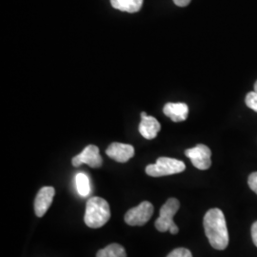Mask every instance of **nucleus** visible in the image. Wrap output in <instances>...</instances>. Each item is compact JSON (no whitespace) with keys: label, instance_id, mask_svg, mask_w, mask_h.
Instances as JSON below:
<instances>
[{"label":"nucleus","instance_id":"1","mask_svg":"<svg viewBox=\"0 0 257 257\" xmlns=\"http://www.w3.org/2000/svg\"><path fill=\"white\" fill-rule=\"evenodd\" d=\"M204 230L211 247L223 250L229 245V232L223 211L211 209L204 216Z\"/></svg>","mask_w":257,"mask_h":257},{"label":"nucleus","instance_id":"2","mask_svg":"<svg viewBox=\"0 0 257 257\" xmlns=\"http://www.w3.org/2000/svg\"><path fill=\"white\" fill-rule=\"evenodd\" d=\"M110 217V206L101 197H92L86 204L84 221L92 229L103 227Z\"/></svg>","mask_w":257,"mask_h":257},{"label":"nucleus","instance_id":"3","mask_svg":"<svg viewBox=\"0 0 257 257\" xmlns=\"http://www.w3.org/2000/svg\"><path fill=\"white\" fill-rule=\"evenodd\" d=\"M180 208V203L176 198H170L161 207L159 217L156 221V230L165 232L170 231L172 234H176L179 229L174 222V216Z\"/></svg>","mask_w":257,"mask_h":257},{"label":"nucleus","instance_id":"4","mask_svg":"<svg viewBox=\"0 0 257 257\" xmlns=\"http://www.w3.org/2000/svg\"><path fill=\"white\" fill-rule=\"evenodd\" d=\"M185 169L186 166L183 161L170 157H160L155 164L146 167V174L153 177H161L182 173Z\"/></svg>","mask_w":257,"mask_h":257},{"label":"nucleus","instance_id":"5","mask_svg":"<svg viewBox=\"0 0 257 257\" xmlns=\"http://www.w3.org/2000/svg\"><path fill=\"white\" fill-rule=\"evenodd\" d=\"M154 214V206L149 201L140 203L125 214V222L130 226H143Z\"/></svg>","mask_w":257,"mask_h":257},{"label":"nucleus","instance_id":"6","mask_svg":"<svg viewBox=\"0 0 257 257\" xmlns=\"http://www.w3.org/2000/svg\"><path fill=\"white\" fill-rule=\"evenodd\" d=\"M185 155L191 159L193 165L198 170H208L211 166V150L206 145L199 144L192 149H188Z\"/></svg>","mask_w":257,"mask_h":257},{"label":"nucleus","instance_id":"7","mask_svg":"<svg viewBox=\"0 0 257 257\" xmlns=\"http://www.w3.org/2000/svg\"><path fill=\"white\" fill-rule=\"evenodd\" d=\"M101 156L99 154V149L94 145H89L83 150L82 153L74 156L72 159V163L74 167H79L82 164L92 167V168H99L101 167Z\"/></svg>","mask_w":257,"mask_h":257},{"label":"nucleus","instance_id":"8","mask_svg":"<svg viewBox=\"0 0 257 257\" xmlns=\"http://www.w3.org/2000/svg\"><path fill=\"white\" fill-rule=\"evenodd\" d=\"M55 191L53 187H43L39 190L35 200V211L38 217H42L51 207Z\"/></svg>","mask_w":257,"mask_h":257},{"label":"nucleus","instance_id":"9","mask_svg":"<svg viewBox=\"0 0 257 257\" xmlns=\"http://www.w3.org/2000/svg\"><path fill=\"white\" fill-rule=\"evenodd\" d=\"M106 154L111 159L119 163H125L135 156V148L128 144L114 142L106 150Z\"/></svg>","mask_w":257,"mask_h":257},{"label":"nucleus","instance_id":"10","mask_svg":"<svg viewBox=\"0 0 257 257\" xmlns=\"http://www.w3.org/2000/svg\"><path fill=\"white\" fill-rule=\"evenodd\" d=\"M163 111L174 122H182L188 118L189 107L185 103H167Z\"/></svg>","mask_w":257,"mask_h":257},{"label":"nucleus","instance_id":"11","mask_svg":"<svg viewBox=\"0 0 257 257\" xmlns=\"http://www.w3.org/2000/svg\"><path fill=\"white\" fill-rule=\"evenodd\" d=\"M160 128V123L154 116L147 115L145 117H142L139 124V133L143 138L149 140L156 138Z\"/></svg>","mask_w":257,"mask_h":257},{"label":"nucleus","instance_id":"12","mask_svg":"<svg viewBox=\"0 0 257 257\" xmlns=\"http://www.w3.org/2000/svg\"><path fill=\"white\" fill-rule=\"evenodd\" d=\"M110 4L114 9L134 14L142 8L143 0H110Z\"/></svg>","mask_w":257,"mask_h":257},{"label":"nucleus","instance_id":"13","mask_svg":"<svg viewBox=\"0 0 257 257\" xmlns=\"http://www.w3.org/2000/svg\"><path fill=\"white\" fill-rule=\"evenodd\" d=\"M96 257H127V253L125 248L119 244H110L100 249Z\"/></svg>","mask_w":257,"mask_h":257},{"label":"nucleus","instance_id":"14","mask_svg":"<svg viewBox=\"0 0 257 257\" xmlns=\"http://www.w3.org/2000/svg\"><path fill=\"white\" fill-rule=\"evenodd\" d=\"M75 184H76V189L77 192L81 195V196H87L90 192H91V187H90V181L88 176L79 173L75 176Z\"/></svg>","mask_w":257,"mask_h":257},{"label":"nucleus","instance_id":"15","mask_svg":"<svg viewBox=\"0 0 257 257\" xmlns=\"http://www.w3.org/2000/svg\"><path fill=\"white\" fill-rule=\"evenodd\" d=\"M246 105L248 106L249 109H251L254 111L257 112V92H248V94L246 95Z\"/></svg>","mask_w":257,"mask_h":257},{"label":"nucleus","instance_id":"16","mask_svg":"<svg viewBox=\"0 0 257 257\" xmlns=\"http://www.w3.org/2000/svg\"><path fill=\"white\" fill-rule=\"evenodd\" d=\"M167 257H193V254L188 248H177L174 249Z\"/></svg>","mask_w":257,"mask_h":257},{"label":"nucleus","instance_id":"17","mask_svg":"<svg viewBox=\"0 0 257 257\" xmlns=\"http://www.w3.org/2000/svg\"><path fill=\"white\" fill-rule=\"evenodd\" d=\"M248 184L249 188L257 194V172L252 173L248 176Z\"/></svg>","mask_w":257,"mask_h":257},{"label":"nucleus","instance_id":"18","mask_svg":"<svg viewBox=\"0 0 257 257\" xmlns=\"http://www.w3.org/2000/svg\"><path fill=\"white\" fill-rule=\"evenodd\" d=\"M251 238L253 244L257 247V221L251 226Z\"/></svg>","mask_w":257,"mask_h":257},{"label":"nucleus","instance_id":"19","mask_svg":"<svg viewBox=\"0 0 257 257\" xmlns=\"http://www.w3.org/2000/svg\"><path fill=\"white\" fill-rule=\"evenodd\" d=\"M192 0H174L175 5L178 7H186L191 3Z\"/></svg>","mask_w":257,"mask_h":257},{"label":"nucleus","instance_id":"20","mask_svg":"<svg viewBox=\"0 0 257 257\" xmlns=\"http://www.w3.org/2000/svg\"><path fill=\"white\" fill-rule=\"evenodd\" d=\"M145 116H147V113H146L145 111L141 112V118H142V117H145Z\"/></svg>","mask_w":257,"mask_h":257},{"label":"nucleus","instance_id":"21","mask_svg":"<svg viewBox=\"0 0 257 257\" xmlns=\"http://www.w3.org/2000/svg\"><path fill=\"white\" fill-rule=\"evenodd\" d=\"M254 92H257V81L254 83Z\"/></svg>","mask_w":257,"mask_h":257}]
</instances>
